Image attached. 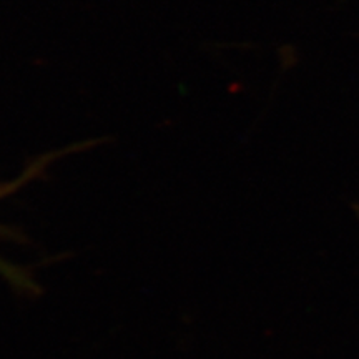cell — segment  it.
<instances>
[{
	"instance_id": "1",
	"label": "cell",
	"mask_w": 359,
	"mask_h": 359,
	"mask_svg": "<svg viewBox=\"0 0 359 359\" xmlns=\"http://www.w3.org/2000/svg\"><path fill=\"white\" fill-rule=\"evenodd\" d=\"M48 161H50V156H48V158L39 160L37 163H34L32 167H30L24 175H22V177L17 178L15 182L8 183V185H0V196L8 195V193H12L17 187H22L25 182H30V180H34L35 177H39V175L45 170V167H47ZM0 273H2V275L6 276L8 281H12L15 286H22V288H27V290H29L30 286H32V281L29 280V276H25L24 273L20 271V269H17L15 266H12L11 263L4 262L2 258H0Z\"/></svg>"
}]
</instances>
